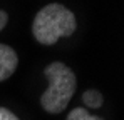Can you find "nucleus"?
Wrapping results in <instances>:
<instances>
[{
	"label": "nucleus",
	"instance_id": "obj_1",
	"mask_svg": "<svg viewBox=\"0 0 124 120\" xmlns=\"http://www.w3.org/2000/svg\"><path fill=\"white\" fill-rule=\"evenodd\" d=\"M76 27V17L69 8L61 3H49L35 15L32 33L42 45H54L61 37L72 35Z\"/></svg>",
	"mask_w": 124,
	"mask_h": 120
},
{
	"label": "nucleus",
	"instance_id": "obj_2",
	"mask_svg": "<svg viewBox=\"0 0 124 120\" xmlns=\"http://www.w3.org/2000/svg\"><path fill=\"white\" fill-rule=\"evenodd\" d=\"M44 73L49 80V87L42 93L40 105L49 113H61L76 92V75L62 62H52Z\"/></svg>",
	"mask_w": 124,
	"mask_h": 120
},
{
	"label": "nucleus",
	"instance_id": "obj_3",
	"mask_svg": "<svg viewBox=\"0 0 124 120\" xmlns=\"http://www.w3.org/2000/svg\"><path fill=\"white\" fill-rule=\"evenodd\" d=\"M19 57L15 53V50L8 45L0 43V82L7 80L17 68Z\"/></svg>",
	"mask_w": 124,
	"mask_h": 120
},
{
	"label": "nucleus",
	"instance_id": "obj_4",
	"mask_svg": "<svg viewBox=\"0 0 124 120\" xmlns=\"http://www.w3.org/2000/svg\"><path fill=\"white\" fill-rule=\"evenodd\" d=\"M82 102L89 107V108H99L102 105V95L97 90H87L82 95Z\"/></svg>",
	"mask_w": 124,
	"mask_h": 120
},
{
	"label": "nucleus",
	"instance_id": "obj_5",
	"mask_svg": "<svg viewBox=\"0 0 124 120\" xmlns=\"http://www.w3.org/2000/svg\"><path fill=\"white\" fill-rule=\"evenodd\" d=\"M65 120H102L101 117H94V115H91L85 108H74L69 115H67V119Z\"/></svg>",
	"mask_w": 124,
	"mask_h": 120
},
{
	"label": "nucleus",
	"instance_id": "obj_6",
	"mask_svg": "<svg viewBox=\"0 0 124 120\" xmlns=\"http://www.w3.org/2000/svg\"><path fill=\"white\" fill-rule=\"evenodd\" d=\"M0 120H19L10 110H7V108H3V107H0Z\"/></svg>",
	"mask_w": 124,
	"mask_h": 120
},
{
	"label": "nucleus",
	"instance_id": "obj_7",
	"mask_svg": "<svg viewBox=\"0 0 124 120\" xmlns=\"http://www.w3.org/2000/svg\"><path fill=\"white\" fill-rule=\"evenodd\" d=\"M7 20H8V17H7V12H3V10H0V30L7 25Z\"/></svg>",
	"mask_w": 124,
	"mask_h": 120
}]
</instances>
